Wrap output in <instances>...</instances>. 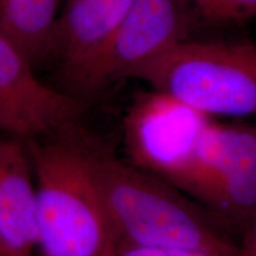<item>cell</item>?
I'll return each instance as SVG.
<instances>
[{"instance_id": "cell-1", "label": "cell", "mask_w": 256, "mask_h": 256, "mask_svg": "<svg viewBox=\"0 0 256 256\" xmlns=\"http://www.w3.org/2000/svg\"><path fill=\"white\" fill-rule=\"evenodd\" d=\"M88 162L120 241L203 252L238 248L226 228L165 180L124 162L84 133Z\"/></svg>"}, {"instance_id": "cell-2", "label": "cell", "mask_w": 256, "mask_h": 256, "mask_svg": "<svg viewBox=\"0 0 256 256\" xmlns=\"http://www.w3.org/2000/svg\"><path fill=\"white\" fill-rule=\"evenodd\" d=\"M25 142L42 256H114L120 238L92 176L84 132L75 126Z\"/></svg>"}, {"instance_id": "cell-3", "label": "cell", "mask_w": 256, "mask_h": 256, "mask_svg": "<svg viewBox=\"0 0 256 256\" xmlns=\"http://www.w3.org/2000/svg\"><path fill=\"white\" fill-rule=\"evenodd\" d=\"M208 116L256 115V44L183 40L134 74Z\"/></svg>"}, {"instance_id": "cell-4", "label": "cell", "mask_w": 256, "mask_h": 256, "mask_svg": "<svg viewBox=\"0 0 256 256\" xmlns=\"http://www.w3.org/2000/svg\"><path fill=\"white\" fill-rule=\"evenodd\" d=\"M190 8L184 0H132L107 43L62 80L63 92L82 101L133 75L176 44L188 40Z\"/></svg>"}, {"instance_id": "cell-5", "label": "cell", "mask_w": 256, "mask_h": 256, "mask_svg": "<svg viewBox=\"0 0 256 256\" xmlns=\"http://www.w3.org/2000/svg\"><path fill=\"white\" fill-rule=\"evenodd\" d=\"M210 116L165 92H139L124 118L128 162L185 192Z\"/></svg>"}, {"instance_id": "cell-6", "label": "cell", "mask_w": 256, "mask_h": 256, "mask_svg": "<svg viewBox=\"0 0 256 256\" xmlns=\"http://www.w3.org/2000/svg\"><path fill=\"white\" fill-rule=\"evenodd\" d=\"M186 194L241 235L256 216V127L211 122Z\"/></svg>"}, {"instance_id": "cell-7", "label": "cell", "mask_w": 256, "mask_h": 256, "mask_svg": "<svg viewBox=\"0 0 256 256\" xmlns=\"http://www.w3.org/2000/svg\"><path fill=\"white\" fill-rule=\"evenodd\" d=\"M86 102L46 84L26 52L0 28V130L30 139L78 126Z\"/></svg>"}, {"instance_id": "cell-8", "label": "cell", "mask_w": 256, "mask_h": 256, "mask_svg": "<svg viewBox=\"0 0 256 256\" xmlns=\"http://www.w3.org/2000/svg\"><path fill=\"white\" fill-rule=\"evenodd\" d=\"M37 191L23 138H0V238L8 256L37 248Z\"/></svg>"}, {"instance_id": "cell-9", "label": "cell", "mask_w": 256, "mask_h": 256, "mask_svg": "<svg viewBox=\"0 0 256 256\" xmlns=\"http://www.w3.org/2000/svg\"><path fill=\"white\" fill-rule=\"evenodd\" d=\"M54 34L52 64L62 81L107 43L132 0H64Z\"/></svg>"}, {"instance_id": "cell-10", "label": "cell", "mask_w": 256, "mask_h": 256, "mask_svg": "<svg viewBox=\"0 0 256 256\" xmlns=\"http://www.w3.org/2000/svg\"><path fill=\"white\" fill-rule=\"evenodd\" d=\"M64 0H0V28L22 46L34 68L52 64L54 34Z\"/></svg>"}, {"instance_id": "cell-11", "label": "cell", "mask_w": 256, "mask_h": 256, "mask_svg": "<svg viewBox=\"0 0 256 256\" xmlns=\"http://www.w3.org/2000/svg\"><path fill=\"white\" fill-rule=\"evenodd\" d=\"M206 23L230 25L256 17V0H184Z\"/></svg>"}, {"instance_id": "cell-12", "label": "cell", "mask_w": 256, "mask_h": 256, "mask_svg": "<svg viewBox=\"0 0 256 256\" xmlns=\"http://www.w3.org/2000/svg\"><path fill=\"white\" fill-rule=\"evenodd\" d=\"M238 249L226 252H203L190 249L150 247V246L134 244L126 241H119L114 256H238Z\"/></svg>"}, {"instance_id": "cell-13", "label": "cell", "mask_w": 256, "mask_h": 256, "mask_svg": "<svg viewBox=\"0 0 256 256\" xmlns=\"http://www.w3.org/2000/svg\"><path fill=\"white\" fill-rule=\"evenodd\" d=\"M241 242L238 243V256H256V216L241 234Z\"/></svg>"}, {"instance_id": "cell-14", "label": "cell", "mask_w": 256, "mask_h": 256, "mask_svg": "<svg viewBox=\"0 0 256 256\" xmlns=\"http://www.w3.org/2000/svg\"><path fill=\"white\" fill-rule=\"evenodd\" d=\"M0 256H8V255H6V250H5L4 244H2V238H0Z\"/></svg>"}]
</instances>
